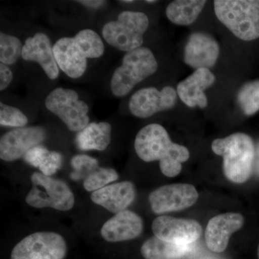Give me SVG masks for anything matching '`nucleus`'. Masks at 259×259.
<instances>
[{"instance_id": "7c9ffc66", "label": "nucleus", "mask_w": 259, "mask_h": 259, "mask_svg": "<svg viewBox=\"0 0 259 259\" xmlns=\"http://www.w3.org/2000/svg\"><path fill=\"white\" fill-rule=\"evenodd\" d=\"M255 175L259 176V143L255 148L254 162H253V169Z\"/></svg>"}, {"instance_id": "b1692460", "label": "nucleus", "mask_w": 259, "mask_h": 259, "mask_svg": "<svg viewBox=\"0 0 259 259\" xmlns=\"http://www.w3.org/2000/svg\"><path fill=\"white\" fill-rule=\"evenodd\" d=\"M23 45L18 37L0 33V61L5 65L15 64L22 56Z\"/></svg>"}, {"instance_id": "412c9836", "label": "nucleus", "mask_w": 259, "mask_h": 259, "mask_svg": "<svg viewBox=\"0 0 259 259\" xmlns=\"http://www.w3.org/2000/svg\"><path fill=\"white\" fill-rule=\"evenodd\" d=\"M190 248V245L163 241L154 236L144 242L141 252L145 259H180Z\"/></svg>"}, {"instance_id": "2f4dec72", "label": "nucleus", "mask_w": 259, "mask_h": 259, "mask_svg": "<svg viewBox=\"0 0 259 259\" xmlns=\"http://www.w3.org/2000/svg\"><path fill=\"white\" fill-rule=\"evenodd\" d=\"M250 3L256 8L259 10V0H253V1H250Z\"/></svg>"}, {"instance_id": "c85d7f7f", "label": "nucleus", "mask_w": 259, "mask_h": 259, "mask_svg": "<svg viewBox=\"0 0 259 259\" xmlns=\"http://www.w3.org/2000/svg\"><path fill=\"white\" fill-rule=\"evenodd\" d=\"M13 74L8 65L0 64V90H6L13 81Z\"/></svg>"}, {"instance_id": "aec40b11", "label": "nucleus", "mask_w": 259, "mask_h": 259, "mask_svg": "<svg viewBox=\"0 0 259 259\" xmlns=\"http://www.w3.org/2000/svg\"><path fill=\"white\" fill-rule=\"evenodd\" d=\"M112 126L109 122H91L78 133L76 142L81 151H105L111 142Z\"/></svg>"}, {"instance_id": "6e6552de", "label": "nucleus", "mask_w": 259, "mask_h": 259, "mask_svg": "<svg viewBox=\"0 0 259 259\" xmlns=\"http://www.w3.org/2000/svg\"><path fill=\"white\" fill-rule=\"evenodd\" d=\"M45 105L71 131L79 133L90 124L88 105L74 90L56 88L46 98Z\"/></svg>"}, {"instance_id": "cd10ccee", "label": "nucleus", "mask_w": 259, "mask_h": 259, "mask_svg": "<svg viewBox=\"0 0 259 259\" xmlns=\"http://www.w3.org/2000/svg\"><path fill=\"white\" fill-rule=\"evenodd\" d=\"M28 122V117L19 109L0 103V125L20 128L25 127Z\"/></svg>"}, {"instance_id": "4468645a", "label": "nucleus", "mask_w": 259, "mask_h": 259, "mask_svg": "<svg viewBox=\"0 0 259 259\" xmlns=\"http://www.w3.org/2000/svg\"><path fill=\"white\" fill-rule=\"evenodd\" d=\"M219 54V44L214 37L205 32H194L186 44L184 60L196 70L209 69L215 65Z\"/></svg>"}, {"instance_id": "393cba45", "label": "nucleus", "mask_w": 259, "mask_h": 259, "mask_svg": "<svg viewBox=\"0 0 259 259\" xmlns=\"http://www.w3.org/2000/svg\"><path fill=\"white\" fill-rule=\"evenodd\" d=\"M238 101L246 115H252L259 110V80L250 81L242 87Z\"/></svg>"}, {"instance_id": "f257e3e1", "label": "nucleus", "mask_w": 259, "mask_h": 259, "mask_svg": "<svg viewBox=\"0 0 259 259\" xmlns=\"http://www.w3.org/2000/svg\"><path fill=\"white\" fill-rule=\"evenodd\" d=\"M134 146L138 156L143 161H159L160 169L168 177L178 176L182 163L190 158L189 150L172 142L166 130L159 124L143 127L136 136Z\"/></svg>"}, {"instance_id": "2eb2a0df", "label": "nucleus", "mask_w": 259, "mask_h": 259, "mask_svg": "<svg viewBox=\"0 0 259 259\" xmlns=\"http://www.w3.org/2000/svg\"><path fill=\"white\" fill-rule=\"evenodd\" d=\"M244 224V218L239 213L227 212L209 220L205 230V242L211 251L222 253L226 249L233 233Z\"/></svg>"}, {"instance_id": "72a5a7b5", "label": "nucleus", "mask_w": 259, "mask_h": 259, "mask_svg": "<svg viewBox=\"0 0 259 259\" xmlns=\"http://www.w3.org/2000/svg\"><path fill=\"white\" fill-rule=\"evenodd\" d=\"M146 3H149V4H153V3H157V1H153V0H147Z\"/></svg>"}, {"instance_id": "0eeeda50", "label": "nucleus", "mask_w": 259, "mask_h": 259, "mask_svg": "<svg viewBox=\"0 0 259 259\" xmlns=\"http://www.w3.org/2000/svg\"><path fill=\"white\" fill-rule=\"evenodd\" d=\"M32 188L25 197V202L35 208H51L59 211L72 209L75 199L72 191L64 182L41 172H35L30 177Z\"/></svg>"}, {"instance_id": "a878e982", "label": "nucleus", "mask_w": 259, "mask_h": 259, "mask_svg": "<svg viewBox=\"0 0 259 259\" xmlns=\"http://www.w3.org/2000/svg\"><path fill=\"white\" fill-rule=\"evenodd\" d=\"M118 178V174L113 168L99 166L83 180V188L88 192H95L115 182Z\"/></svg>"}, {"instance_id": "bb28decb", "label": "nucleus", "mask_w": 259, "mask_h": 259, "mask_svg": "<svg viewBox=\"0 0 259 259\" xmlns=\"http://www.w3.org/2000/svg\"><path fill=\"white\" fill-rule=\"evenodd\" d=\"M71 165L73 171L70 175L71 180L74 181L84 180L99 166L96 158L86 154H78L71 158Z\"/></svg>"}, {"instance_id": "4be33fe9", "label": "nucleus", "mask_w": 259, "mask_h": 259, "mask_svg": "<svg viewBox=\"0 0 259 259\" xmlns=\"http://www.w3.org/2000/svg\"><path fill=\"white\" fill-rule=\"evenodd\" d=\"M204 0H176L167 6V18L178 25H189L194 23L203 10Z\"/></svg>"}, {"instance_id": "f3484780", "label": "nucleus", "mask_w": 259, "mask_h": 259, "mask_svg": "<svg viewBox=\"0 0 259 259\" xmlns=\"http://www.w3.org/2000/svg\"><path fill=\"white\" fill-rule=\"evenodd\" d=\"M144 229L143 221L136 213L124 210L109 219L101 228V236L105 241L117 243L138 238Z\"/></svg>"}, {"instance_id": "39448f33", "label": "nucleus", "mask_w": 259, "mask_h": 259, "mask_svg": "<svg viewBox=\"0 0 259 259\" xmlns=\"http://www.w3.org/2000/svg\"><path fill=\"white\" fill-rule=\"evenodd\" d=\"M214 13L218 20L237 37L250 41L259 37V10L250 1L217 0Z\"/></svg>"}, {"instance_id": "9d476101", "label": "nucleus", "mask_w": 259, "mask_h": 259, "mask_svg": "<svg viewBox=\"0 0 259 259\" xmlns=\"http://www.w3.org/2000/svg\"><path fill=\"white\" fill-rule=\"evenodd\" d=\"M198 197V192L194 186L188 184H172L153 191L150 194L148 200L153 212L159 214L192 207Z\"/></svg>"}, {"instance_id": "423d86ee", "label": "nucleus", "mask_w": 259, "mask_h": 259, "mask_svg": "<svg viewBox=\"0 0 259 259\" xmlns=\"http://www.w3.org/2000/svg\"><path fill=\"white\" fill-rule=\"evenodd\" d=\"M148 25L149 20L144 13L122 12L117 20L104 25L102 37L112 47L119 51L130 52L141 47Z\"/></svg>"}, {"instance_id": "473e14b6", "label": "nucleus", "mask_w": 259, "mask_h": 259, "mask_svg": "<svg viewBox=\"0 0 259 259\" xmlns=\"http://www.w3.org/2000/svg\"><path fill=\"white\" fill-rule=\"evenodd\" d=\"M134 1H132V0H124V1H120V3H134Z\"/></svg>"}, {"instance_id": "c756f323", "label": "nucleus", "mask_w": 259, "mask_h": 259, "mask_svg": "<svg viewBox=\"0 0 259 259\" xmlns=\"http://www.w3.org/2000/svg\"><path fill=\"white\" fill-rule=\"evenodd\" d=\"M78 3L84 5L88 8L97 9L101 8L102 5L106 3V1H101V0H82V1H77Z\"/></svg>"}, {"instance_id": "5701e85b", "label": "nucleus", "mask_w": 259, "mask_h": 259, "mask_svg": "<svg viewBox=\"0 0 259 259\" xmlns=\"http://www.w3.org/2000/svg\"><path fill=\"white\" fill-rule=\"evenodd\" d=\"M24 160L30 166L38 168L42 175L51 177L61 168L63 156L60 153L49 151L40 145L30 150Z\"/></svg>"}, {"instance_id": "a211bd4d", "label": "nucleus", "mask_w": 259, "mask_h": 259, "mask_svg": "<svg viewBox=\"0 0 259 259\" xmlns=\"http://www.w3.org/2000/svg\"><path fill=\"white\" fill-rule=\"evenodd\" d=\"M214 81L215 76L210 70H195L193 74L179 83L177 95L187 106L204 108L207 106V99L204 90L212 86Z\"/></svg>"}, {"instance_id": "1a4fd4ad", "label": "nucleus", "mask_w": 259, "mask_h": 259, "mask_svg": "<svg viewBox=\"0 0 259 259\" xmlns=\"http://www.w3.org/2000/svg\"><path fill=\"white\" fill-rule=\"evenodd\" d=\"M67 246L54 232H37L25 237L12 250L10 259H64Z\"/></svg>"}, {"instance_id": "20e7f679", "label": "nucleus", "mask_w": 259, "mask_h": 259, "mask_svg": "<svg viewBox=\"0 0 259 259\" xmlns=\"http://www.w3.org/2000/svg\"><path fill=\"white\" fill-rule=\"evenodd\" d=\"M158 62L152 51L141 47L127 52L122 58V65L116 69L110 81L112 93L117 97H122L144 81L155 74Z\"/></svg>"}, {"instance_id": "7ed1b4c3", "label": "nucleus", "mask_w": 259, "mask_h": 259, "mask_svg": "<svg viewBox=\"0 0 259 259\" xmlns=\"http://www.w3.org/2000/svg\"><path fill=\"white\" fill-rule=\"evenodd\" d=\"M213 152L223 158V171L233 183L242 184L250 178L253 169L255 146L249 136L242 133L214 140Z\"/></svg>"}, {"instance_id": "f704fd0d", "label": "nucleus", "mask_w": 259, "mask_h": 259, "mask_svg": "<svg viewBox=\"0 0 259 259\" xmlns=\"http://www.w3.org/2000/svg\"><path fill=\"white\" fill-rule=\"evenodd\" d=\"M258 258L259 259V244L258 247Z\"/></svg>"}, {"instance_id": "ddd939ff", "label": "nucleus", "mask_w": 259, "mask_h": 259, "mask_svg": "<svg viewBox=\"0 0 259 259\" xmlns=\"http://www.w3.org/2000/svg\"><path fill=\"white\" fill-rule=\"evenodd\" d=\"M152 231L155 236L163 241L187 245L197 241L202 233V226L197 221L170 216L156 218Z\"/></svg>"}, {"instance_id": "6ab92c4d", "label": "nucleus", "mask_w": 259, "mask_h": 259, "mask_svg": "<svg viewBox=\"0 0 259 259\" xmlns=\"http://www.w3.org/2000/svg\"><path fill=\"white\" fill-rule=\"evenodd\" d=\"M135 198L136 190L134 184L130 182L112 184L91 194L93 202L115 214L125 210Z\"/></svg>"}, {"instance_id": "dca6fc26", "label": "nucleus", "mask_w": 259, "mask_h": 259, "mask_svg": "<svg viewBox=\"0 0 259 259\" xmlns=\"http://www.w3.org/2000/svg\"><path fill=\"white\" fill-rule=\"evenodd\" d=\"M22 58L27 61H33L41 66L48 77L57 79L59 67L54 56V47L47 34L37 32L25 40L22 51Z\"/></svg>"}, {"instance_id": "f03ea898", "label": "nucleus", "mask_w": 259, "mask_h": 259, "mask_svg": "<svg viewBox=\"0 0 259 259\" xmlns=\"http://www.w3.org/2000/svg\"><path fill=\"white\" fill-rule=\"evenodd\" d=\"M104 52L105 45L101 37L90 29L81 30L73 37H62L54 46L58 66L72 79H77L84 74L88 59L101 57Z\"/></svg>"}, {"instance_id": "f8f14e48", "label": "nucleus", "mask_w": 259, "mask_h": 259, "mask_svg": "<svg viewBox=\"0 0 259 259\" xmlns=\"http://www.w3.org/2000/svg\"><path fill=\"white\" fill-rule=\"evenodd\" d=\"M176 90L166 87L161 91L155 88L141 89L130 99L131 113L139 118H148L158 112L173 108L177 100Z\"/></svg>"}, {"instance_id": "9b49d317", "label": "nucleus", "mask_w": 259, "mask_h": 259, "mask_svg": "<svg viewBox=\"0 0 259 259\" xmlns=\"http://www.w3.org/2000/svg\"><path fill=\"white\" fill-rule=\"evenodd\" d=\"M47 131L41 126L20 127L3 135L0 139V158L14 161L25 157L30 151L45 141Z\"/></svg>"}]
</instances>
